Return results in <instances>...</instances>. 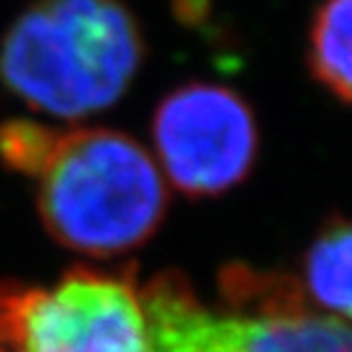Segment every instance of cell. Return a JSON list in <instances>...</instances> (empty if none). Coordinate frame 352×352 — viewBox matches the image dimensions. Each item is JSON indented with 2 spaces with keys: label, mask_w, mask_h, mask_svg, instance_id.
Returning <instances> with one entry per match:
<instances>
[{
  "label": "cell",
  "mask_w": 352,
  "mask_h": 352,
  "mask_svg": "<svg viewBox=\"0 0 352 352\" xmlns=\"http://www.w3.org/2000/svg\"><path fill=\"white\" fill-rule=\"evenodd\" d=\"M169 193L162 169L125 132L83 127L61 132L39 174L37 208L61 248L118 257L160 230Z\"/></svg>",
  "instance_id": "obj_2"
},
{
  "label": "cell",
  "mask_w": 352,
  "mask_h": 352,
  "mask_svg": "<svg viewBox=\"0 0 352 352\" xmlns=\"http://www.w3.org/2000/svg\"><path fill=\"white\" fill-rule=\"evenodd\" d=\"M152 138L164 174L188 198L232 191L250 176L259 154L252 105L220 83L174 88L154 113Z\"/></svg>",
  "instance_id": "obj_4"
},
{
  "label": "cell",
  "mask_w": 352,
  "mask_h": 352,
  "mask_svg": "<svg viewBox=\"0 0 352 352\" xmlns=\"http://www.w3.org/2000/svg\"><path fill=\"white\" fill-rule=\"evenodd\" d=\"M218 292L237 320L240 352H352V320L311 308L292 274L235 262L220 272Z\"/></svg>",
  "instance_id": "obj_5"
},
{
  "label": "cell",
  "mask_w": 352,
  "mask_h": 352,
  "mask_svg": "<svg viewBox=\"0 0 352 352\" xmlns=\"http://www.w3.org/2000/svg\"><path fill=\"white\" fill-rule=\"evenodd\" d=\"M0 352H3V350H0Z\"/></svg>",
  "instance_id": "obj_11"
},
{
  "label": "cell",
  "mask_w": 352,
  "mask_h": 352,
  "mask_svg": "<svg viewBox=\"0 0 352 352\" xmlns=\"http://www.w3.org/2000/svg\"><path fill=\"white\" fill-rule=\"evenodd\" d=\"M142 59L140 22L120 0H37L0 42V83L74 120L118 103Z\"/></svg>",
  "instance_id": "obj_1"
},
{
  "label": "cell",
  "mask_w": 352,
  "mask_h": 352,
  "mask_svg": "<svg viewBox=\"0 0 352 352\" xmlns=\"http://www.w3.org/2000/svg\"><path fill=\"white\" fill-rule=\"evenodd\" d=\"M208 6V0H174V12L186 25H196V22H201L206 17Z\"/></svg>",
  "instance_id": "obj_10"
},
{
  "label": "cell",
  "mask_w": 352,
  "mask_h": 352,
  "mask_svg": "<svg viewBox=\"0 0 352 352\" xmlns=\"http://www.w3.org/2000/svg\"><path fill=\"white\" fill-rule=\"evenodd\" d=\"M308 66L320 86L352 105V0H323L308 30Z\"/></svg>",
  "instance_id": "obj_8"
},
{
  "label": "cell",
  "mask_w": 352,
  "mask_h": 352,
  "mask_svg": "<svg viewBox=\"0 0 352 352\" xmlns=\"http://www.w3.org/2000/svg\"><path fill=\"white\" fill-rule=\"evenodd\" d=\"M0 342L15 352H147L132 267L78 264L54 289L0 281Z\"/></svg>",
  "instance_id": "obj_3"
},
{
  "label": "cell",
  "mask_w": 352,
  "mask_h": 352,
  "mask_svg": "<svg viewBox=\"0 0 352 352\" xmlns=\"http://www.w3.org/2000/svg\"><path fill=\"white\" fill-rule=\"evenodd\" d=\"M59 138L61 132L37 120L12 118L0 122V162L10 171L39 179L44 166L50 164Z\"/></svg>",
  "instance_id": "obj_9"
},
{
  "label": "cell",
  "mask_w": 352,
  "mask_h": 352,
  "mask_svg": "<svg viewBox=\"0 0 352 352\" xmlns=\"http://www.w3.org/2000/svg\"><path fill=\"white\" fill-rule=\"evenodd\" d=\"M147 352H240L237 320L206 306L182 272H160L142 292Z\"/></svg>",
  "instance_id": "obj_6"
},
{
  "label": "cell",
  "mask_w": 352,
  "mask_h": 352,
  "mask_svg": "<svg viewBox=\"0 0 352 352\" xmlns=\"http://www.w3.org/2000/svg\"><path fill=\"white\" fill-rule=\"evenodd\" d=\"M303 294L352 320V218H330L303 254Z\"/></svg>",
  "instance_id": "obj_7"
}]
</instances>
